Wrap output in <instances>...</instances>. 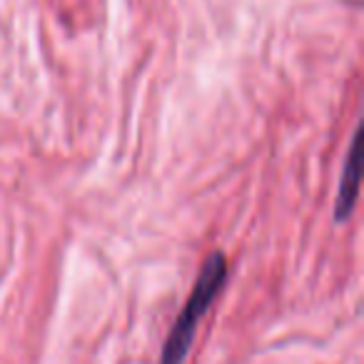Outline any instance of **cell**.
Instances as JSON below:
<instances>
[{"instance_id": "obj_2", "label": "cell", "mask_w": 364, "mask_h": 364, "mask_svg": "<svg viewBox=\"0 0 364 364\" xmlns=\"http://www.w3.org/2000/svg\"><path fill=\"white\" fill-rule=\"evenodd\" d=\"M359 150H362V125L354 130V137L349 142L347 162H344L342 180H339V193L337 203H334V220L337 223H347L352 215L354 205H357L359 195Z\"/></svg>"}, {"instance_id": "obj_1", "label": "cell", "mask_w": 364, "mask_h": 364, "mask_svg": "<svg viewBox=\"0 0 364 364\" xmlns=\"http://www.w3.org/2000/svg\"><path fill=\"white\" fill-rule=\"evenodd\" d=\"M228 257L223 252H213L205 259L203 269L198 274V282H195L193 292H190V299L180 309L170 334H167L165 347H162L160 354V364H185L200 319L208 314L215 297L223 292L225 282H228Z\"/></svg>"}]
</instances>
